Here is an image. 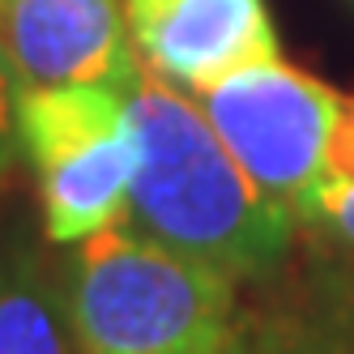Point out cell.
I'll return each instance as SVG.
<instances>
[{
  "label": "cell",
  "instance_id": "cell-1",
  "mask_svg": "<svg viewBox=\"0 0 354 354\" xmlns=\"http://www.w3.org/2000/svg\"><path fill=\"white\" fill-rule=\"evenodd\" d=\"M129 111L137 129L129 218L137 231L218 265L235 282L273 277L290 257L299 214L235 162L184 90L141 68Z\"/></svg>",
  "mask_w": 354,
  "mask_h": 354
},
{
  "label": "cell",
  "instance_id": "cell-2",
  "mask_svg": "<svg viewBox=\"0 0 354 354\" xmlns=\"http://www.w3.org/2000/svg\"><path fill=\"white\" fill-rule=\"evenodd\" d=\"M64 295L86 354H231L243 337L231 273L124 222L73 243Z\"/></svg>",
  "mask_w": 354,
  "mask_h": 354
},
{
  "label": "cell",
  "instance_id": "cell-3",
  "mask_svg": "<svg viewBox=\"0 0 354 354\" xmlns=\"http://www.w3.org/2000/svg\"><path fill=\"white\" fill-rule=\"evenodd\" d=\"M21 154L35 171L43 235L82 243L129 214L137 129L129 90L60 86L21 94Z\"/></svg>",
  "mask_w": 354,
  "mask_h": 354
},
{
  "label": "cell",
  "instance_id": "cell-4",
  "mask_svg": "<svg viewBox=\"0 0 354 354\" xmlns=\"http://www.w3.org/2000/svg\"><path fill=\"white\" fill-rule=\"evenodd\" d=\"M196 103L235 162L269 196L286 201L299 214V201L324 171L342 94L316 82L312 73L269 56L222 77L205 94H196Z\"/></svg>",
  "mask_w": 354,
  "mask_h": 354
},
{
  "label": "cell",
  "instance_id": "cell-5",
  "mask_svg": "<svg viewBox=\"0 0 354 354\" xmlns=\"http://www.w3.org/2000/svg\"><path fill=\"white\" fill-rule=\"evenodd\" d=\"M124 17L141 68L188 94L277 56L265 0H124Z\"/></svg>",
  "mask_w": 354,
  "mask_h": 354
},
{
  "label": "cell",
  "instance_id": "cell-6",
  "mask_svg": "<svg viewBox=\"0 0 354 354\" xmlns=\"http://www.w3.org/2000/svg\"><path fill=\"white\" fill-rule=\"evenodd\" d=\"M0 35L26 90H133L141 77L120 0H0Z\"/></svg>",
  "mask_w": 354,
  "mask_h": 354
},
{
  "label": "cell",
  "instance_id": "cell-7",
  "mask_svg": "<svg viewBox=\"0 0 354 354\" xmlns=\"http://www.w3.org/2000/svg\"><path fill=\"white\" fill-rule=\"evenodd\" d=\"M0 354H86L64 286L26 239H0Z\"/></svg>",
  "mask_w": 354,
  "mask_h": 354
},
{
  "label": "cell",
  "instance_id": "cell-8",
  "mask_svg": "<svg viewBox=\"0 0 354 354\" xmlns=\"http://www.w3.org/2000/svg\"><path fill=\"white\" fill-rule=\"evenodd\" d=\"M299 222H312L320 231H328L337 243L354 252V184L337 180H316L308 196L299 201Z\"/></svg>",
  "mask_w": 354,
  "mask_h": 354
},
{
  "label": "cell",
  "instance_id": "cell-9",
  "mask_svg": "<svg viewBox=\"0 0 354 354\" xmlns=\"http://www.w3.org/2000/svg\"><path fill=\"white\" fill-rule=\"evenodd\" d=\"M21 94H26V86H21L17 68H13L5 35H0V188H5L13 158L21 149Z\"/></svg>",
  "mask_w": 354,
  "mask_h": 354
},
{
  "label": "cell",
  "instance_id": "cell-10",
  "mask_svg": "<svg viewBox=\"0 0 354 354\" xmlns=\"http://www.w3.org/2000/svg\"><path fill=\"white\" fill-rule=\"evenodd\" d=\"M231 354H346V350H324L320 342H308V337H290L286 328H269V333H248Z\"/></svg>",
  "mask_w": 354,
  "mask_h": 354
}]
</instances>
